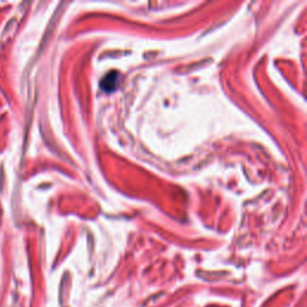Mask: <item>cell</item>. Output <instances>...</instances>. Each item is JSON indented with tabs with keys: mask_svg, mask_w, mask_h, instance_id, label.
<instances>
[{
	"mask_svg": "<svg viewBox=\"0 0 307 307\" xmlns=\"http://www.w3.org/2000/svg\"><path fill=\"white\" fill-rule=\"evenodd\" d=\"M120 81V74L118 71H111L103 77V79L101 81V88L102 90L107 91V93H112L118 88V84H119Z\"/></svg>",
	"mask_w": 307,
	"mask_h": 307,
	"instance_id": "obj_1",
	"label": "cell"
}]
</instances>
